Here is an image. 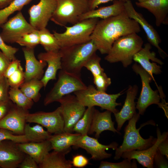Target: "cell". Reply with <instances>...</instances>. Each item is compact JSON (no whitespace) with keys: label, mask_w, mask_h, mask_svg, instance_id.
I'll list each match as a JSON object with an SVG mask.
<instances>
[{"label":"cell","mask_w":168,"mask_h":168,"mask_svg":"<svg viewBox=\"0 0 168 168\" xmlns=\"http://www.w3.org/2000/svg\"><path fill=\"white\" fill-rule=\"evenodd\" d=\"M140 31L139 24L129 17L124 10L118 15L99 20L91 38L97 50L101 54H107L116 40Z\"/></svg>","instance_id":"1"},{"label":"cell","mask_w":168,"mask_h":168,"mask_svg":"<svg viewBox=\"0 0 168 168\" xmlns=\"http://www.w3.org/2000/svg\"><path fill=\"white\" fill-rule=\"evenodd\" d=\"M97 50L92 40L85 43L61 48L59 52L61 56L62 69L80 75L85 63Z\"/></svg>","instance_id":"2"},{"label":"cell","mask_w":168,"mask_h":168,"mask_svg":"<svg viewBox=\"0 0 168 168\" xmlns=\"http://www.w3.org/2000/svg\"><path fill=\"white\" fill-rule=\"evenodd\" d=\"M137 34H129L116 40L104 59L110 63L120 62L124 68L131 65L134 55L142 48L143 43Z\"/></svg>","instance_id":"3"},{"label":"cell","mask_w":168,"mask_h":168,"mask_svg":"<svg viewBox=\"0 0 168 168\" xmlns=\"http://www.w3.org/2000/svg\"><path fill=\"white\" fill-rule=\"evenodd\" d=\"M124 91L115 94H109L97 90L93 85L87 86L85 89L73 92L80 103L85 107L98 106L114 114L118 112L116 106L121 105L116 102Z\"/></svg>","instance_id":"4"},{"label":"cell","mask_w":168,"mask_h":168,"mask_svg":"<svg viewBox=\"0 0 168 168\" xmlns=\"http://www.w3.org/2000/svg\"><path fill=\"white\" fill-rule=\"evenodd\" d=\"M99 20L91 18L78 21L71 26H65V31L60 33L53 31L61 48L86 43L91 40V35Z\"/></svg>","instance_id":"5"},{"label":"cell","mask_w":168,"mask_h":168,"mask_svg":"<svg viewBox=\"0 0 168 168\" xmlns=\"http://www.w3.org/2000/svg\"><path fill=\"white\" fill-rule=\"evenodd\" d=\"M140 114L136 113L129 120L128 124L124 129V140L122 144L115 150L114 159L118 160L123 152L127 151L138 150H142L151 147L155 142L156 138L150 136L147 139L143 138L139 133L140 129L147 124H143L137 129L136 124L140 117Z\"/></svg>","instance_id":"6"},{"label":"cell","mask_w":168,"mask_h":168,"mask_svg":"<svg viewBox=\"0 0 168 168\" xmlns=\"http://www.w3.org/2000/svg\"><path fill=\"white\" fill-rule=\"evenodd\" d=\"M87 86L82 80L80 75L60 70L58 79L44 100L45 106L58 101L63 96L76 91L85 89Z\"/></svg>","instance_id":"7"},{"label":"cell","mask_w":168,"mask_h":168,"mask_svg":"<svg viewBox=\"0 0 168 168\" xmlns=\"http://www.w3.org/2000/svg\"><path fill=\"white\" fill-rule=\"evenodd\" d=\"M56 9L50 20L60 26L74 25L79 21L80 16L90 10L87 0H57Z\"/></svg>","instance_id":"8"},{"label":"cell","mask_w":168,"mask_h":168,"mask_svg":"<svg viewBox=\"0 0 168 168\" xmlns=\"http://www.w3.org/2000/svg\"><path fill=\"white\" fill-rule=\"evenodd\" d=\"M132 68L137 74L140 76L142 82V89L136 106L138 113L143 115L146 109L152 104L157 105L161 108L158 90L153 91L150 86V83L152 80L151 75L137 63L133 65Z\"/></svg>","instance_id":"9"},{"label":"cell","mask_w":168,"mask_h":168,"mask_svg":"<svg viewBox=\"0 0 168 168\" xmlns=\"http://www.w3.org/2000/svg\"><path fill=\"white\" fill-rule=\"evenodd\" d=\"M1 27V37L5 43H16L23 35L36 30L26 21L21 11Z\"/></svg>","instance_id":"10"},{"label":"cell","mask_w":168,"mask_h":168,"mask_svg":"<svg viewBox=\"0 0 168 168\" xmlns=\"http://www.w3.org/2000/svg\"><path fill=\"white\" fill-rule=\"evenodd\" d=\"M58 102L60 104L64 122V132L72 133L74 125L83 115L86 107L80 103L74 95L71 94L63 96Z\"/></svg>","instance_id":"11"},{"label":"cell","mask_w":168,"mask_h":168,"mask_svg":"<svg viewBox=\"0 0 168 168\" xmlns=\"http://www.w3.org/2000/svg\"><path fill=\"white\" fill-rule=\"evenodd\" d=\"M26 121L29 123L39 124L46 128L51 134L64 132V122L60 106L52 112L29 113L26 116Z\"/></svg>","instance_id":"12"},{"label":"cell","mask_w":168,"mask_h":168,"mask_svg":"<svg viewBox=\"0 0 168 168\" xmlns=\"http://www.w3.org/2000/svg\"><path fill=\"white\" fill-rule=\"evenodd\" d=\"M57 0H40L28 10L30 23L36 30L46 27L57 7Z\"/></svg>","instance_id":"13"},{"label":"cell","mask_w":168,"mask_h":168,"mask_svg":"<svg viewBox=\"0 0 168 168\" xmlns=\"http://www.w3.org/2000/svg\"><path fill=\"white\" fill-rule=\"evenodd\" d=\"M124 11L128 16L135 21L142 27L149 43L157 49L160 56L163 59L167 56V54L160 46L161 40L158 33L141 14L135 10L131 1L126 0L124 2Z\"/></svg>","instance_id":"14"},{"label":"cell","mask_w":168,"mask_h":168,"mask_svg":"<svg viewBox=\"0 0 168 168\" xmlns=\"http://www.w3.org/2000/svg\"><path fill=\"white\" fill-rule=\"evenodd\" d=\"M118 146V143L116 142H113L108 145L102 144L98 142L97 138L85 135H82L73 147L75 149H83L91 155L92 159L100 161L110 158L112 156L111 154L106 152L105 150L109 148L115 150Z\"/></svg>","instance_id":"15"},{"label":"cell","mask_w":168,"mask_h":168,"mask_svg":"<svg viewBox=\"0 0 168 168\" xmlns=\"http://www.w3.org/2000/svg\"><path fill=\"white\" fill-rule=\"evenodd\" d=\"M157 138L155 143L151 147L146 149L137 151L133 150L124 152L121 157L130 160H136L138 162L144 167L147 168L154 167L153 159L160 143L168 138V132H164L162 134L158 128L156 130Z\"/></svg>","instance_id":"16"},{"label":"cell","mask_w":168,"mask_h":168,"mask_svg":"<svg viewBox=\"0 0 168 168\" xmlns=\"http://www.w3.org/2000/svg\"><path fill=\"white\" fill-rule=\"evenodd\" d=\"M29 113L13 103L8 112L0 120V128L9 130L15 134L24 135L26 118Z\"/></svg>","instance_id":"17"},{"label":"cell","mask_w":168,"mask_h":168,"mask_svg":"<svg viewBox=\"0 0 168 168\" xmlns=\"http://www.w3.org/2000/svg\"><path fill=\"white\" fill-rule=\"evenodd\" d=\"M151 44L147 43L144 44V47L136 53L134 56L133 60L138 63L151 76L152 80L154 81L156 86H158L153 74H159L162 71L161 67L155 63H151L150 60L162 65L163 62L156 57V54L154 52H151Z\"/></svg>","instance_id":"18"},{"label":"cell","mask_w":168,"mask_h":168,"mask_svg":"<svg viewBox=\"0 0 168 168\" xmlns=\"http://www.w3.org/2000/svg\"><path fill=\"white\" fill-rule=\"evenodd\" d=\"M26 154L21 151L17 143L10 140L0 142V167L16 168Z\"/></svg>","instance_id":"19"},{"label":"cell","mask_w":168,"mask_h":168,"mask_svg":"<svg viewBox=\"0 0 168 168\" xmlns=\"http://www.w3.org/2000/svg\"><path fill=\"white\" fill-rule=\"evenodd\" d=\"M138 91V87L136 85L129 86L126 91V98L122 108L120 111L114 114L117 124L118 131L120 130L125 122L132 118L136 113L135 100Z\"/></svg>","instance_id":"20"},{"label":"cell","mask_w":168,"mask_h":168,"mask_svg":"<svg viewBox=\"0 0 168 168\" xmlns=\"http://www.w3.org/2000/svg\"><path fill=\"white\" fill-rule=\"evenodd\" d=\"M34 49L24 47L22 49L26 62L25 81L34 79L41 80L44 74V69L47 63L36 58Z\"/></svg>","instance_id":"21"},{"label":"cell","mask_w":168,"mask_h":168,"mask_svg":"<svg viewBox=\"0 0 168 168\" xmlns=\"http://www.w3.org/2000/svg\"><path fill=\"white\" fill-rule=\"evenodd\" d=\"M111 113L108 110L101 112L95 108L88 134H92L95 133V137L97 139L100 137V133L105 130L110 131L121 134L114 128V123L111 119Z\"/></svg>","instance_id":"22"},{"label":"cell","mask_w":168,"mask_h":168,"mask_svg":"<svg viewBox=\"0 0 168 168\" xmlns=\"http://www.w3.org/2000/svg\"><path fill=\"white\" fill-rule=\"evenodd\" d=\"M39 60L45 61L47 64V68L43 77L41 79L45 88L48 82L51 80L56 79V74L58 70L62 69L61 56L59 51L41 52L37 56Z\"/></svg>","instance_id":"23"},{"label":"cell","mask_w":168,"mask_h":168,"mask_svg":"<svg viewBox=\"0 0 168 168\" xmlns=\"http://www.w3.org/2000/svg\"><path fill=\"white\" fill-rule=\"evenodd\" d=\"M138 7L146 9L152 13L157 27L168 24V0H147L140 3L136 2Z\"/></svg>","instance_id":"24"},{"label":"cell","mask_w":168,"mask_h":168,"mask_svg":"<svg viewBox=\"0 0 168 168\" xmlns=\"http://www.w3.org/2000/svg\"><path fill=\"white\" fill-rule=\"evenodd\" d=\"M124 2L120 0H115L110 5L90 10L80 16L79 21L91 18L105 19L118 15L124 10Z\"/></svg>","instance_id":"25"},{"label":"cell","mask_w":168,"mask_h":168,"mask_svg":"<svg viewBox=\"0 0 168 168\" xmlns=\"http://www.w3.org/2000/svg\"><path fill=\"white\" fill-rule=\"evenodd\" d=\"M82 135L64 132L52 135L48 140L50 142L52 150L65 155L71 150L76 142Z\"/></svg>","instance_id":"26"},{"label":"cell","mask_w":168,"mask_h":168,"mask_svg":"<svg viewBox=\"0 0 168 168\" xmlns=\"http://www.w3.org/2000/svg\"><path fill=\"white\" fill-rule=\"evenodd\" d=\"M17 145L21 151L31 156L38 164L52 150L51 143L49 140L39 142H28L17 143Z\"/></svg>","instance_id":"27"},{"label":"cell","mask_w":168,"mask_h":168,"mask_svg":"<svg viewBox=\"0 0 168 168\" xmlns=\"http://www.w3.org/2000/svg\"><path fill=\"white\" fill-rule=\"evenodd\" d=\"M66 155L54 151L49 152L38 164L39 168H71L72 161L67 160Z\"/></svg>","instance_id":"28"},{"label":"cell","mask_w":168,"mask_h":168,"mask_svg":"<svg viewBox=\"0 0 168 168\" xmlns=\"http://www.w3.org/2000/svg\"><path fill=\"white\" fill-rule=\"evenodd\" d=\"M51 134L38 124L31 126L30 124L26 123L24 128V135L29 142H39L48 140Z\"/></svg>","instance_id":"29"},{"label":"cell","mask_w":168,"mask_h":168,"mask_svg":"<svg viewBox=\"0 0 168 168\" xmlns=\"http://www.w3.org/2000/svg\"><path fill=\"white\" fill-rule=\"evenodd\" d=\"M43 87V83L41 80L34 79L25 81L19 88L28 98L34 102H37L41 96L40 91Z\"/></svg>","instance_id":"30"},{"label":"cell","mask_w":168,"mask_h":168,"mask_svg":"<svg viewBox=\"0 0 168 168\" xmlns=\"http://www.w3.org/2000/svg\"><path fill=\"white\" fill-rule=\"evenodd\" d=\"M39 32L40 44L46 52L60 50L61 47L57 39L46 28L39 30Z\"/></svg>","instance_id":"31"},{"label":"cell","mask_w":168,"mask_h":168,"mask_svg":"<svg viewBox=\"0 0 168 168\" xmlns=\"http://www.w3.org/2000/svg\"><path fill=\"white\" fill-rule=\"evenodd\" d=\"M9 98L13 103L27 110L32 107L34 102L28 98L20 88L10 87L8 91Z\"/></svg>","instance_id":"32"},{"label":"cell","mask_w":168,"mask_h":168,"mask_svg":"<svg viewBox=\"0 0 168 168\" xmlns=\"http://www.w3.org/2000/svg\"><path fill=\"white\" fill-rule=\"evenodd\" d=\"M94 108V107H87L82 117L74 125L72 132H74L82 135L88 134Z\"/></svg>","instance_id":"33"},{"label":"cell","mask_w":168,"mask_h":168,"mask_svg":"<svg viewBox=\"0 0 168 168\" xmlns=\"http://www.w3.org/2000/svg\"><path fill=\"white\" fill-rule=\"evenodd\" d=\"M32 0H14L8 6L0 9V27L6 22L8 17L16 11H21Z\"/></svg>","instance_id":"34"},{"label":"cell","mask_w":168,"mask_h":168,"mask_svg":"<svg viewBox=\"0 0 168 168\" xmlns=\"http://www.w3.org/2000/svg\"><path fill=\"white\" fill-rule=\"evenodd\" d=\"M16 43L24 47L34 48L40 44L39 30H35L24 34L17 41Z\"/></svg>","instance_id":"35"},{"label":"cell","mask_w":168,"mask_h":168,"mask_svg":"<svg viewBox=\"0 0 168 168\" xmlns=\"http://www.w3.org/2000/svg\"><path fill=\"white\" fill-rule=\"evenodd\" d=\"M101 58L96 53L93 55L86 62L84 67L92 73L93 77L105 72L104 69L100 65Z\"/></svg>","instance_id":"36"},{"label":"cell","mask_w":168,"mask_h":168,"mask_svg":"<svg viewBox=\"0 0 168 168\" xmlns=\"http://www.w3.org/2000/svg\"><path fill=\"white\" fill-rule=\"evenodd\" d=\"M7 79L10 87L19 88L25 81L24 72L21 65L14 73Z\"/></svg>","instance_id":"37"},{"label":"cell","mask_w":168,"mask_h":168,"mask_svg":"<svg viewBox=\"0 0 168 168\" xmlns=\"http://www.w3.org/2000/svg\"><path fill=\"white\" fill-rule=\"evenodd\" d=\"M127 159L119 163H112L106 161H102L99 166V168H137V166L136 160L132 161Z\"/></svg>","instance_id":"38"},{"label":"cell","mask_w":168,"mask_h":168,"mask_svg":"<svg viewBox=\"0 0 168 168\" xmlns=\"http://www.w3.org/2000/svg\"><path fill=\"white\" fill-rule=\"evenodd\" d=\"M4 140H10L17 143H24L29 142L24 135L14 134L7 130L0 128V142Z\"/></svg>","instance_id":"39"},{"label":"cell","mask_w":168,"mask_h":168,"mask_svg":"<svg viewBox=\"0 0 168 168\" xmlns=\"http://www.w3.org/2000/svg\"><path fill=\"white\" fill-rule=\"evenodd\" d=\"M93 77V83L96 89L100 91L105 92L108 87L111 84L110 78L105 72Z\"/></svg>","instance_id":"40"},{"label":"cell","mask_w":168,"mask_h":168,"mask_svg":"<svg viewBox=\"0 0 168 168\" xmlns=\"http://www.w3.org/2000/svg\"><path fill=\"white\" fill-rule=\"evenodd\" d=\"M0 50L11 61L16 58L15 54L19 49L6 44L0 35Z\"/></svg>","instance_id":"41"},{"label":"cell","mask_w":168,"mask_h":168,"mask_svg":"<svg viewBox=\"0 0 168 168\" xmlns=\"http://www.w3.org/2000/svg\"><path fill=\"white\" fill-rule=\"evenodd\" d=\"M9 85L7 79L4 76L0 81V103L8 101Z\"/></svg>","instance_id":"42"},{"label":"cell","mask_w":168,"mask_h":168,"mask_svg":"<svg viewBox=\"0 0 168 168\" xmlns=\"http://www.w3.org/2000/svg\"><path fill=\"white\" fill-rule=\"evenodd\" d=\"M19 168H39L38 164L30 155H26L18 166Z\"/></svg>","instance_id":"43"},{"label":"cell","mask_w":168,"mask_h":168,"mask_svg":"<svg viewBox=\"0 0 168 168\" xmlns=\"http://www.w3.org/2000/svg\"><path fill=\"white\" fill-rule=\"evenodd\" d=\"M73 166L77 168H83L89 163V160L86 157L81 154L74 156L72 161Z\"/></svg>","instance_id":"44"},{"label":"cell","mask_w":168,"mask_h":168,"mask_svg":"<svg viewBox=\"0 0 168 168\" xmlns=\"http://www.w3.org/2000/svg\"><path fill=\"white\" fill-rule=\"evenodd\" d=\"M166 158L157 149L154 157L153 164L155 163L157 168H168V162Z\"/></svg>","instance_id":"45"},{"label":"cell","mask_w":168,"mask_h":168,"mask_svg":"<svg viewBox=\"0 0 168 168\" xmlns=\"http://www.w3.org/2000/svg\"><path fill=\"white\" fill-rule=\"evenodd\" d=\"M21 65L20 61L16 58L11 61L3 74V76L8 78L14 73Z\"/></svg>","instance_id":"46"},{"label":"cell","mask_w":168,"mask_h":168,"mask_svg":"<svg viewBox=\"0 0 168 168\" xmlns=\"http://www.w3.org/2000/svg\"><path fill=\"white\" fill-rule=\"evenodd\" d=\"M13 104L12 102L10 100L0 103V120L7 114Z\"/></svg>","instance_id":"47"},{"label":"cell","mask_w":168,"mask_h":168,"mask_svg":"<svg viewBox=\"0 0 168 168\" xmlns=\"http://www.w3.org/2000/svg\"><path fill=\"white\" fill-rule=\"evenodd\" d=\"M10 61L0 50V73L3 75L7 68L11 63Z\"/></svg>","instance_id":"48"},{"label":"cell","mask_w":168,"mask_h":168,"mask_svg":"<svg viewBox=\"0 0 168 168\" xmlns=\"http://www.w3.org/2000/svg\"><path fill=\"white\" fill-rule=\"evenodd\" d=\"M157 149L166 158L168 159V138L161 141L159 144Z\"/></svg>","instance_id":"49"},{"label":"cell","mask_w":168,"mask_h":168,"mask_svg":"<svg viewBox=\"0 0 168 168\" xmlns=\"http://www.w3.org/2000/svg\"><path fill=\"white\" fill-rule=\"evenodd\" d=\"M114 0H92L89 2L90 10L95 9L98 6L101 4ZM120 0L125 2L126 0Z\"/></svg>","instance_id":"50"},{"label":"cell","mask_w":168,"mask_h":168,"mask_svg":"<svg viewBox=\"0 0 168 168\" xmlns=\"http://www.w3.org/2000/svg\"><path fill=\"white\" fill-rule=\"evenodd\" d=\"M14 0H0V9L9 5Z\"/></svg>","instance_id":"51"},{"label":"cell","mask_w":168,"mask_h":168,"mask_svg":"<svg viewBox=\"0 0 168 168\" xmlns=\"http://www.w3.org/2000/svg\"><path fill=\"white\" fill-rule=\"evenodd\" d=\"M138 0V2H140V3H141V2H144L145 1H146L147 0Z\"/></svg>","instance_id":"52"},{"label":"cell","mask_w":168,"mask_h":168,"mask_svg":"<svg viewBox=\"0 0 168 168\" xmlns=\"http://www.w3.org/2000/svg\"><path fill=\"white\" fill-rule=\"evenodd\" d=\"M3 77V75L0 73V81L2 79V78Z\"/></svg>","instance_id":"53"},{"label":"cell","mask_w":168,"mask_h":168,"mask_svg":"<svg viewBox=\"0 0 168 168\" xmlns=\"http://www.w3.org/2000/svg\"><path fill=\"white\" fill-rule=\"evenodd\" d=\"M87 1H88L89 2H90L92 0H87Z\"/></svg>","instance_id":"54"}]
</instances>
